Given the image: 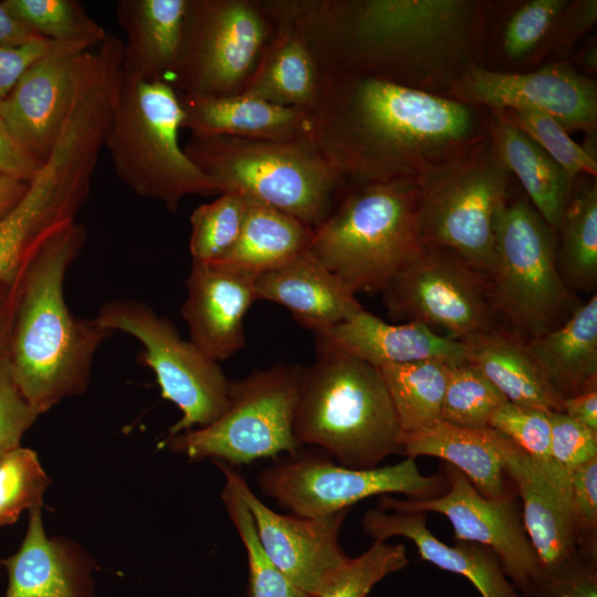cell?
Masks as SVG:
<instances>
[{"instance_id":"45","label":"cell","mask_w":597,"mask_h":597,"mask_svg":"<svg viewBox=\"0 0 597 597\" xmlns=\"http://www.w3.org/2000/svg\"><path fill=\"white\" fill-rule=\"evenodd\" d=\"M39 412L28 402L13 379L7 347L0 349V459L21 447V440Z\"/></svg>"},{"instance_id":"6","label":"cell","mask_w":597,"mask_h":597,"mask_svg":"<svg viewBox=\"0 0 597 597\" xmlns=\"http://www.w3.org/2000/svg\"><path fill=\"white\" fill-rule=\"evenodd\" d=\"M182 119L179 94L171 84L145 81L123 69L104 148L126 187L170 212L188 196L221 193L180 146Z\"/></svg>"},{"instance_id":"36","label":"cell","mask_w":597,"mask_h":597,"mask_svg":"<svg viewBox=\"0 0 597 597\" xmlns=\"http://www.w3.org/2000/svg\"><path fill=\"white\" fill-rule=\"evenodd\" d=\"M6 8L41 38L88 51L109 33L76 0H4Z\"/></svg>"},{"instance_id":"15","label":"cell","mask_w":597,"mask_h":597,"mask_svg":"<svg viewBox=\"0 0 597 597\" xmlns=\"http://www.w3.org/2000/svg\"><path fill=\"white\" fill-rule=\"evenodd\" d=\"M446 96L488 112L524 108L545 113L568 133L590 136L597 132V82L569 61L547 62L526 72L474 65Z\"/></svg>"},{"instance_id":"24","label":"cell","mask_w":597,"mask_h":597,"mask_svg":"<svg viewBox=\"0 0 597 597\" xmlns=\"http://www.w3.org/2000/svg\"><path fill=\"white\" fill-rule=\"evenodd\" d=\"M255 294L285 307L313 334L326 331L364 310L354 294L308 250L286 264L256 276Z\"/></svg>"},{"instance_id":"13","label":"cell","mask_w":597,"mask_h":597,"mask_svg":"<svg viewBox=\"0 0 597 597\" xmlns=\"http://www.w3.org/2000/svg\"><path fill=\"white\" fill-rule=\"evenodd\" d=\"M96 318L114 333L129 334L143 345L139 359L155 373L161 396L182 413L167 438L206 427L224 411L230 380L217 362L181 338L169 318L136 300L111 301L101 306Z\"/></svg>"},{"instance_id":"30","label":"cell","mask_w":597,"mask_h":597,"mask_svg":"<svg viewBox=\"0 0 597 597\" xmlns=\"http://www.w3.org/2000/svg\"><path fill=\"white\" fill-rule=\"evenodd\" d=\"M273 21L274 33L243 92L308 112L318 96L322 71L301 34L286 22Z\"/></svg>"},{"instance_id":"38","label":"cell","mask_w":597,"mask_h":597,"mask_svg":"<svg viewBox=\"0 0 597 597\" xmlns=\"http://www.w3.org/2000/svg\"><path fill=\"white\" fill-rule=\"evenodd\" d=\"M247 199L226 191L190 214L189 251L191 261L219 262L235 243L244 220Z\"/></svg>"},{"instance_id":"2","label":"cell","mask_w":597,"mask_h":597,"mask_svg":"<svg viewBox=\"0 0 597 597\" xmlns=\"http://www.w3.org/2000/svg\"><path fill=\"white\" fill-rule=\"evenodd\" d=\"M490 112L357 72L322 73L308 135L344 185L418 181L488 136Z\"/></svg>"},{"instance_id":"9","label":"cell","mask_w":597,"mask_h":597,"mask_svg":"<svg viewBox=\"0 0 597 597\" xmlns=\"http://www.w3.org/2000/svg\"><path fill=\"white\" fill-rule=\"evenodd\" d=\"M510 178L489 134L430 168L417 181L422 243L453 251L485 276Z\"/></svg>"},{"instance_id":"17","label":"cell","mask_w":597,"mask_h":597,"mask_svg":"<svg viewBox=\"0 0 597 597\" xmlns=\"http://www.w3.org/2000/svg\"><path fill=\"white\" fill-rule=\"evenodd\" d=\"M213 462L233 481L250 511L258 540L268 558L310 597L317 595L349 559L338 542L348 511L317 519L276 513L253 493L234 467L218 460Z\"/></svg>"},{"instance_id":"51","label":"cell","mask_w":597,"mask_h":597,"mask_svg":"<svg viewBox=\"0 0 597 597\" xmlns=\"http://www.w3.org/2000/svg\"><path fill=\"white\" fill-rule=\"evenodd\" d=\"M0 2V46L18 48L43 41Z\"/></svg>"},{"instance_id":"33","label":"cell","mask_w":597,"mask_h":597,"mask_svg":"<svg viewBox=\"0 0 597 597\" xmlns=\"http://www.w3.org/2000/svg\"><path fill=\"white\" fill-rule=\"evenodd\" d=\"M247 199L240 234L219 261L255 274L280 268L307 250L313 229L268 205Z\"/></svg>"},{"instance_id":"53","label":"cell","mask_w":597,"mask_h":597,"mask_svg":"<svg viewBox=\"0 0 597 597\" xmlns=\"http://www.w3.org/2000/svg\"><path fill=\"white\" fill-rule=\"evenodd\" d=\"M28 188V181L0 172V220L17 207Z\"/></svg>"},{"instance_id":"34","label":"cell","mask_w":597,"mask_h":597,"mask_svg":"<svg viewBox=\"0 0 597 597\" xmlns=\"http://www.w3.org/2000/svg\"><path fill=\"white\" fill-rule=\"evenodd\" d=\"M556 263L562 280L574 293H591L597 282V182L582 175L574 179L557 231Z\"/></svg>"},{"instance_id":"47","label":"cell","mask_w":597,"mask_h":597,"mask_svg":"<svg viewBox=\"0 0 597 597\" xmlns=\"http://www.w3.org/2000/svg\"><path fill=\"white\" fill-rule=\"evenodd\" d=\"M570 510L579 547L597 548V458L570 471Z\"/></svg>"},{"instance_id":"25","label":"cell","mask_w":597,"mask_h":597,"mask_svg":"<svg viewBox=\"0 0 597 597\" xmlns=\"http://www.w3.org/2000/svg\"><path fill=\"white\" fill-rule=\"evenodd\" d=\"M513 442L491 427L464 428L443 421L401 436L400 454L406 458L433 457L458 469L490 499L516 494L504 471V458Z\"/></svg>"},{"instance_id":"31","label":"cell","mask_w":597,"mask_h":597,"mask_svg":"<svg viewBox=\"0 0 597 597\" xmlns=\"http://www.w3.org/2000/svg\"><path fill=\"white\" fill-rule=\"evenodd\" d=\"M488 134L530 203L557 233L574 180L533 139L491 112Z\"/></svg>"},{"instance_id":"21","label":"cell","mask_w":597,"mask_h":597,"mask_svg":"<svg viewBox=\"0 0 597 597\" xmlns=\"http://www.w3.org/2000/svg\"><path fill=\"white\" fill-rule=\"evenodd\" d=\"M316 346L332 348L376 368L389 364L441 360L469 362L465 345L419 322L390 324L362 310L350 318L314 334Z\"/></svg>"},{"instance_id":"23","label":"cell","mask_w":597,"mask_h":597,"mask_svg":"<svg viewBox=\"0 0 597 597\" xmlns=\"http://www.w3.org/2000/svg\"><path fill=\"white\" fill-rule=\"evenodd\" d=\"M360 524L373 541H387L392 536L411 541L421 559L465 577L481 597H520L491 548L465 541L455 542L454 545L444 544L427 526L426 513L377 507L367 510Z\"/></svg>"},{"instance_id":"7","label":"cell","mask_w":597,"mask_h":597,"mask_svg":"<svg viewBox=\"0 0 597 597\" xmlns=\"http://www.w3.org/2000/svg\"><path fill=\"white\" fill-rule=\"evenodd\" d=\"M184 151L221 193H241L313 230L346 188L310 135L290 142L191 136Z\"/></svg>"},{"instance_id":"14","label":"cell","mask_w":597,"mask_h":597,"mask_svg":"<svg viewBox=\"0 0 597 597\" xmlns=\"http://www.w3.org/2000/svg\"><path fill=\"white\" fill-rule=\"evenodd\" d=\"M381 293L392 320L419 322L455 341L499 327L485 276L442 247L423 243Z\"/></svg>"},{"instance_id":"37","label":"cell","mask_w":597,"mask_h":597,"mask_svg":"<svg viewBox=\"0 0 597 597\" xmlns=\"http://www.w3.org/2000/svg\"><path fill=\"white\" fill-rule=\"evenodd\" d=\"M513 125L546 151L574 180L597 176L596 135L587 136L585 145L576 143L552 116L524 108L491 112Z\"/></svg>"},{"instance_id":"19","label":"cell","mask_w":597,"mask_h":597,"mask_svg":"<svg viewBox=\"0 0 597 597\" xmlns=\"http://www.w3.org/2000/svg\"><path fill=\"white\" fill-rule=\"evenodd\" d=\"M504 471L521 499L523 524L541 567L565 563L579 547L570 510V471L553 458L536 459L515 443L505 454Z\"/></svg>"},{"instance_id":"48","label":"cell","mask_w":597,"mask_h":597,"mask_svg":"<svg viewBox=\"0 0 597 597\" xmlns=\"http://www.w3.org/2000/svg\"><path fill=\"white\" fill-rule=\"evenodd\" d=\"M596 23L597 0H568L548 46V62L568 61L577 42Z\"/></svg>"},{"instance_id":"10","label":"cell","mask_w":597,"mask_h":597,"mask_svg":"<svg viewBox=\"0 0 597 597\" xmlns=\"http://www.w3.org/2000/svg\"><path fill=\"white\" fill-rule=\"evenodd\" d=\"M300 377V366L279 363L230 380L228 405L213 422L164 443L190 460L232 467L293 454L303 448L294 434Z\"/></svg>"},{"instance_id":"18","label":"cell","mask_w":597,"mask_h":597,"mask_svg":"<svg viewBox=\"0 0 597 597\" xmlns=\"http://www.w3.org/2000/svg\"><path fill=\"white\" fill-rule=\"evenodd\" d=\"M93 57L94 49L52 51L35 60L0 101L1 119L42 161L60 136Z\"/></svg>"},{"instance_id":"22","label":"cell","mask_w":597,"mask_h":597,"mask_svg":"<svg viewBox=\"0 0 597 597\" xmlns=\"http://www.w3.org/2000/svg\"><path fill=\"white\" fill-rule=\"evenodd\" d=\"M41 507L29 510L20 548L1 561L8 572L3 597H94L92 559L74 543L46 536Z\"/></svg>"},{"instance_id":"12","label":"cell","mask_w":597,"mask_h":597,"mask_svg":"<svg viewBox=\"0 0 597 597\" xmlns=\"http://www.w3.org/2000/svg\"><path fill=\"white\" fill-rule=\"evenodd\" d=\"M258 484L279 506L308 519L349 511L375 495L399 493L413 500L430 499L442 494L448 485L444 476L423 475L412 458L392 465L352 469L321 450L303 448L263 469Z\"/></svg>"},{"instance_id":"35","label":"cell","mask_w":597,"mask_h":597,"mask_svg":"<svg viewBox=\"0 0 597 597\" xmlns=\"http://www.w3.org/2000/svg\"><path fill=\"white\" fill-rule=\"evenodd\" d=\"M441 360H420L378 367L394 405L401 436L441 421L450 367Z\"/></svg>"},{"instance_id":"5","label":"cell","mask_w":597,"mask_h":597,"mask_svg":"<svg viewBox=\"0 0 597 597\" xmlns=\"http://www.w3.org/2000/svg\"><path fill=\"white\" fill-rule=\"evenodd\" d=\"M416 181L347 186L307 250L354 294L383 292L422 247Z\"/></svg>"},{"instance_id":"42","label":"cell","mask_w":597,"mask_h":597,"mask_svg":"<svg viewBox=\"0 0 597 597\" xmlns=\"http://www.w3.org/2000/svg\"><path fill=\"white\" fill-rule=\"evenodd\" d=\"M50 478L36 453L19 447L0 459V525L13 524L23 510L42 506Z\"/></svg>"},{"instance_id":"20","label":"cell","mask_w":597,"mask_h":597,"mask_svg":"<svg viewBox=\"0 0 597 597\" xmlns=\"http://www.w3.org/2000/svg\"><path fill=\"white\" fill-rule=\"evenodd\" d=\"M258 274L224 262H195L181 314L190 341L210 359L230 358L245 345L243 320L256 301Z\"/></svg>"},{"instance_id":"8","label":"cell","mask_w":597,"mask_h":597,"mask_svg":"<svg viewBox=\"0 0 597 597\" xmlns=\"http://www.w3.org/2000/svg\"><path fill=\"white\" fill-rule=\"evenodd\" d=\"M557 233L527 199L506 200L493 228L488 294L509 332L531 341L562 325L580 303L556 263Z\"/></svg>"},{"instance_id":"3","label":"cell","mask_w":597,"mask_h":597,"mask_svg":"<svg viewBox=\"0 0 597 597\" xmlns=\"http://www.w3.org/2000/svg\"><path fill=\"white\" fill-rule=\"evenodd\" d=\"M86 242L75 221L48 239L21 274L7 342L13 379L28 402L45 413L88 387L93 358L114 334L95 318L72 314L64 280Z\"/></svg>"},{"instance_id":"49","label":"cell","mask_w":597,"mask_h":597,"mask_svg":"<svg viewBox=\"0 0 597 597\" xmlns=\"http://www.w3.org/2000/svg\"><path fill=\"white\" fill-rule=\"evenodd\" d=\"M62 48L76 50L72 46L49 40L18 48L0 46V101L10 92L23 72L35 60Z\"/></svg>"},{"instance_id":"41","label":"cell","mask_w":597,"mask_h":597,"mask_svg":"<svg viewBox=\"0 0 597 597\" xmlns=\"http://www.w3.org/2000/svg\"><path fill=\"white\" fill-rule=\"evenodd\" d=\"M408 563L404 544L374 541L364 553L349 557L314 597H367L383 578Z\"/></svg>"},{"instance_id":"43","label":"cell","mask_w":597,"mask_h":597,"mask_svg":"<svg viewBox=\"0 0 597 597\" xmlns=\"http://www.w3.org/2000/svg\"><path fill=\"white\" fill-rule=\"evenodd\" d=\"M520 597H597V548L578 547L565 563L543 569Z\"/></svg>"},{"instance_id":"29","label":"cell","mask_w":597,"mask_h":597,"mask_svg":"<svg viewBox=\"0 0 597 597\" xmlns=\"http://www.w3.org/2000/svg\"><path fill=\"white\" fill-rule=\"evenodd\" d=\"M460 342L467 347L468 360L507 401L547 412L563 411V399L545 379L526 341L496 327Z\"/></svg>"},{"instance_id":"16","label":"cell","mask_w":597,"mask_h":597,"mask_svg":"<svg viewBox=\"0 0 597 597\" xmlns=\"http://www.w3.org/2000/svg\"><path fill=\"white\" fill-rule=\"evenodd\" d=\"M443 472L448 485L442 494L425 500L383 495L378 509L444 515L453 527L454 542H473L491 548L520 591L542 567L526 534L517 495L490 499L452 465L444 463Z\"/></svg>"},{"instance_id":"44","label":"cell","mask_w":597,"mask_h":597,"mask_svg":"<svg viewBox=\"0 0 597 597\" xmlns=\"http://www.w3.org/2000/svg\"><path fill=\"white\" fill-rule=\"evenodd\" d=\"M489 427L536 459L552 458L547 411L505 401L492 415Z\"/></svg>"},{"instance_id":"54","label":"cell","mask_w":597,"mask_h":597,"mask_svg":"<svg viewBox=\"0 0 597 597\" xmlns=\"http://www.w3.org/2000/svg\"><path fill=\"white\" fill-rule=\"evenodd\" d=\"M570 64L582 74L593 77L597 74V39L594 34L576 53Z\"/></svg>"},{"instance_id":"26","label":"cell","mask_w":597,"mask_h":597,"mask_svg":"<svg viewBox=\"0 0 597 597\" xmlns=\"http://www.w3.org/2000/svg\"><path fill=\"white\" fill-rule=\"evenodd\" d=\"M179 98L184 111L181 128L192 137L290 142L308 135L307 111L280 106L244 92L223 97Z\"/></svg>"},{"instance_id":"32","label":"cell","mask_w":597,"mask_h":597,"mask_svg":"<svg viewBox=\"0 0 597 597\" xmlns=\"http://www.w3.org/2000/svg\"><path fill=\"white\" fill-rule=\"evenodd\" d=\"M568 0L494 2L486 59L502 72H526L546 57L556 24ZM486 65V64H485Z\"/></svg>"},{"instance_id":"46","label":"cell","mask_w":597,"mask_h":597,"mask_svg":"<svg viewBox=\"0 0 597 597\" xmlns=\"http://www.w3.org/2000/svg\"><path fill=\"white\" fill-rule=\"evenodd\" d=\"M551 457L572 471L597 458V431L569 418L563 411H549Z\"/></svg>"},{"instance_id":"1","label":"cell","mask_w":597,"mask_h":597,"mask_svg":"<svg viewBox=\"0 0 597 597\" xmlns=\"http://www.w3.org/2000/svg\"><path fill=\"white\" fill-rule=\"evenodd\" d=\"M291 24L322 73L357 72L447 95L486 64L494 2L484 0H263Z\"/></svg>"},{"instance_id":"11","label":"cell","mask_w":597,"mask_h":597,"mask_svg":"<svg viewBox=\"0 0 597 597\" xmlns=\"http://www.w3.org/2000/svg\"><path fill=\"white\" fill-rule=\"evenodd\" d=\"M274 30L262 0H188L169 84L187 98L242 93Z\"/></svg>"},{"instance_id":"27","label":"cell","mask_w":597,"mask_h":597,"mask_svg":"<svg viewBox=\"0 0 597 597\" xmlns=\"http://www.w3.org/2000/svg\"><path fill=\"white\" fill-rule=\"evenodd\" d=\"M188 0H121L116 19L123 69L145 81L170 83L177 69Z\"/></svg>"},{"instance_id":"50","label":"cell","mask_w":597,"mask_h":597,"mask_svg":"<svg viewBox=\"0 0 597 597\" xmlns=\"http://www.w3.org/2000/svg\"><path fill=\"white\" fill-rule=\"evenodd\" d=\"M43 163L14 137L0 117V172L29 182Z\"/></svg>"},{"instance_id":"39","label":"cell","mask_w":597,"mask_h":597,"mask_svg":"<svg viewBox=\"0 0 597 597\" xmlns=\"http://www.w3.org/2000/svg\"><path fill=\"white\" fill-rule=\"evenodd\" d=\"M221 499L245 548L249 566V597H310L294 585L262 549L249 509L231 478L224 473Z\"/></svg>"},{"instance_id":"52","label":"cell","mask_w":597,"mask_h":597,"mask_svg":"<svg viewBox=\"0 0 597 597\" xmlns=\"http://www.w3.org/2000/svg\"><path fill=\"white\" fill-rule=\"evenodd\" d=\"M563 412L578 423L597 431V389L563 399Z\"/></svg>"},{"instance_id":"40","label":"cell","mask_w":597,"mask_h":597,"mask_svg":"<svg viewBox=\"0 0 597 597\" xmlns=\"http://www.w3.org/2000/svg\"><path fill=\"white\" fill-rule=\"evenodd\" d=\"M507 401L470 362L450 367L441 421L464 428L489 427L495 410Z\"/></svg>"},{"instance_id":"4","label":"cell","mask_w":597,"mask_h":597,"mask_svg":"<svg viewBox=\"0 0 597 597\" xmlns=\"http://www.w3.org/2000/svg\"><path fill=\"white\" fill-rule=\"evenodd\" d=\"M301 367L294 434L352 469H373L400 452L401 430L379 370L352 355L316 346Z\"/></svg>"},{"instance_id":"28","label":"cell","mask_w":597,"mask_h":597,"mask_svg":"<svg viewBox=\"0 0 597 597\" xmlns=\"http://www.w3.org/2000/svg\"><path fill=\"white\" fill-rule=\"evenodd\" d=\"M526 344L562 399L597 389L596 293L579 303L562 325Z\"/></svg>"}]
</instances>
